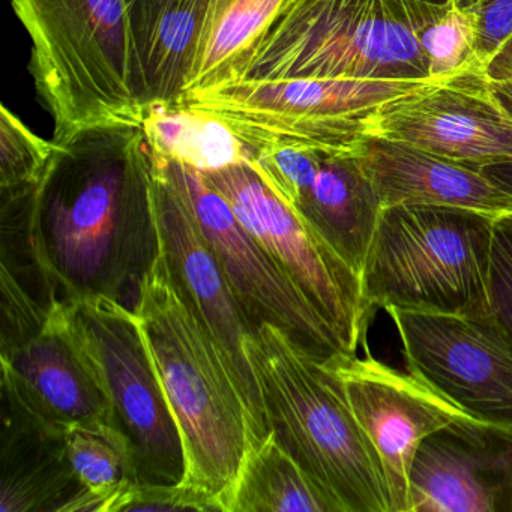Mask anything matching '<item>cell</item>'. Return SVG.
I'll list each match as a JSON object with an SVG mask.
<instances>
[{
  "label": "cell",
  "instance_id": "24",
  "mask_svg": "<svg viewBox=\"0 0 512 512\" xmlns=\"http://www.w3.org/2000/svg\"><path fill=\"white\" fill-rule=\"evenodd\" d=\"M289 2L218 0L202 56L185 94L239 82L260 35Z\"/></svg>",
  "mask_w": 512,
  "mask_h": 512
},
{
  "label": "cell",
  "instance_id": "27",
  "mask_svg": "<svg viewBox=\"0 0 512 512\" xmlns=\"http://www.w3.org/2000/svg\"><path fill=\"white\" fill-rule=\"evenodd\" d=\"M128 511H215L190 488L178 485L134 484L119 499L115 512Z\"/></svg>",
  "mask_w": 512,
  "mask_h": 512
},
{
  "label": "cell",
  "instance_id": "31",
  "mask_svg": "<svg viewBox=\"0 0 512 512\" xmlns=\"http://www.w3.org/2000/svg\"><path fill=\"white\" fill-rule=\"evenodd\" d=\"M502 512H512V476L508 490H506L505 497H503Z\"/></svg>",
  "mask_w": 512,
  "mask_h": 512
},
{
  "label": "cell",
  "instance_id": "12",
  "mask_svg": "<svg viewBox=\"0 0 512 512\" xmlns=\"http://www.w3.org/2000/svg\"><path fill=\"white\" fill-rule=\"evenodd\" d=\"M343 355L328 361L340 377L350 407L382 461L391 497V512H410V470L421 443L445 428L512 431L490 424L433 386L374 358Z\"/></svg>",
  "mask_w": 512,
  "mask_h": 512
},
{
  "label": "cell",
  "instance_id": "11",
  "mask_svg": "<svg viewBox=\"0 0 512 512\" xmlns=\"http://www.w3.org/2000/svg\"><path fill=\"white\" fill-rule=\"evenodd\" d=\"M406 370L472 415L512 431V335L496 313L388 308Z\"/></svg>",
  "mask_w": 512,
  "mask_h": 512
},
{
  "label": "cell",
  "instance_id": "29",
  "mask_svg": "<svg viewBox=\"0 0 512 512\" xmlns=\"http://www.w3.org/2000/svg\"><path fill=\"white\" fill-rule=\"evenodd\" d=\"M491 299L494 313L512 335V232L497 221L491 256Z\"/></svg>",
  "mask_w": 512,
  "mask_h": 512
},
{
  "label": "cell",
  "instance_id": "2",
  "mask_svg": "<svg viewBox=\"0 0 512 512\" xmlns=\"http://www.w3.org/2000/svg\"><path fill=\"white\" fill-rule=\"evenodd\" d=\"M136 311L181 433V484L215 511L230 512L242 463L256 442L253 418L226 356L185 299L161 245Z\"/></svg>",
  "mask_w": 512,
  "mask_h": 512
},
{
  "label": "cell",
  "instance_id": "28",
  "mask_svg": "<svg viewBox=\"0 0 512 512\" xmlns=\"http://www.w3.org/2000/svg\"><path fill=\"white\" fill-rule=\"evenodd\" d=\"M476 20V55L490 65L500 47L512 37V0H463Z\"/></svg>",
  "mask_w": 512,
  "mask_h": 512
},
{
  "label": "cell",
  "instance_id": "1",
  "mask_svg": "<svg viewBox=\"0 0 512 512\" xmlns=\"http://www.w3.org/2000/svg\"><path fill=\"white\" fill-rule=\"evenodd\" d=\"M53 143L35 187L2 191V221L32 248L59 299L101 296L136 311L160 253L145 131L109 122Z\"/></svg>",
  "mask_w": 512,
  "mask_h": 512
},
{
  "label": "cell",
  "instance_id": "21",
  "mask_svg": "<svg viewBox=\"0 0 512 512\" xmlns=\"http://www.w3.org/2000/svg\"><path fill=\"white\" fill-rule=\"evenodd\" d=\"M142 127L155 155L202 173L251 160V149L223 121L181 103L146 107Z\"/></svg>",
  "mask_w": 512,
  "mask_h": 512
},
{
  "label": "cell",
  "instance_id": "15",
  "mask_svg": "<svg viewBox=\"0 0 512 512\" xmlns=\"http://www.w3.org/2000/svg\"><path fill=\"white\" fill-rule=\"evenodd\" d=\"M5 406L52 433L77 425H113L109 398L80 346L64 299H56L46 320L2 352Z\"/></svg>",
  "mask_w": 512,
  "mask_h": 512
},
{
  "label": "cell",
  "instance_id": "8",
  "mask_svg": "<svg viewBox=\"0 0 512 512\" xmlns=\"http://www.w3.org/2000/svg\"><path fill=\"white\" fill-rule=\"evenodd\" d=\"M71 326L109 398L139 484L184 481L181 433L152 364L137 311L109 298L64 299Z\"/></svg>",
  "mask_w": 512,
  "mask_h": 512
},
{
  "label": "cell",
  "instance_id": "5",
  "mask_svg": "<svg viewBox=\"0 0 512 512\" xmlns=\"http://www.w3.org/2000/svg\"><path fill=\"white\" fill-rule=\"evenodd\" d=\"M31 38V70L53 142L109 122L142 125L127 0H13Z\"/></svg>",
  "mask_w": 512,
  "mask_h": 512
},
{
  "label": "cell",
  "instance_id": "23",
  "mask_svg": "<svg viewBox=\"0 0 512 512\" xmlns=\"http://www.w3.org/2000/svg\"><path fill=\"white\" fill-rule=\"evenodd\" d=\"M230 512H335L313 479L268 431L245 455Z\"/></svg>",
  "mask_w": 512,
  "mask_h": 512
},
{
  "label": "cell",
  "instance_id": "14",
  "mask_svg": "<svg viewBox=\"0 0 512 512\" xmlns=\"http://www.w3.org/2000/svg\"><path fill=\"white\" fill-rule=\"evenodd\" d=\"M253 155L269 187L361 277L383 206L356 152L265 146Z\"/></svg>",
  "mask_w": 512,
  "mask_h": 512
},
{
  "label": "cell",
  "instance_id": "3",
  "mask_svg": "<svg viewBox=\"0 0 512 512\" xmlns=\"http://www.w3.org/2000/svg\"><path fill=\"white\" fill-rule=\"evenodd\" d=\"M266 433L313 479L335 512H391L382 461L328 362L260 323L245 340Z\"/></svg>",
  "mask_w": 512,
  "mask_h": 512
},
{
  "label": "cell",
  "instance_id": "26",
  "mask_svg": "<svg viewBox=\"0 0 512 512\" xmlns=\"http://www.w3.org/2000/svg\"><path fill=\"white\" fill-rule=\"evenodd\" d=\"M55 143L31 131L7 106L0 107V187L2 191L35 187L46 172Z\"/></svg>",
  "mask_w": 512,
  "mask_h": 512
},
{
  "label": "cell",
  "instance_id": "17",
  "mask_svg": "<svg viewBox=\"0 0 512 512\" xmlns=\"http://www.w3.org/2000/svg\"><path fill=\"white\" fill-rule=\"evenodd\" d=\"M512 434L445 428L428 436L410 470V512H502Z\"/></svg>",
  "mask_w": 512,
  "mask_h": 512
},
{
  "label": "cell",
  "instance_id": "18",
  "mask_svg": "<svg viewBox=\"0 0 512 512\" xmlns=\"http://www.w3.org/2000/svg\"><path fill=\"white\" fill-rule=\"evenodd\" d=\"M355 152L383 208L449 206L496 218L512 212V194L476 167L380 136L368 137Z\"/></svg>",
  "mask_w": 512,
  "mask_h": 512
},
{
  "label": "cell",
  "instance_id": "33",
  "mask_svg": "<svg viewBox=\"0 0 512 512\" xmlns=\"http://www.w3.org/2000/svg\"><path fill=\"white\" fill-rule=\"evenodd\" d=\"M427 2H431V4H446V2H448V0H427Z\"/></svg>",
  "mask_w": 512,
  "mask_h": 512
},
{
  "label": "cell",
  "instance_id": "25",
  "mask_svg": "<svg viewBox=\"0 0 512 512\" xmlns=\"http://www.w3.org/2000/svg\"><path fill=\"white\" fill-rule=\"evenodd\" d=\"M476 43L478 29L472 11L463 0H448L421 34L428 77L440 79L481 61L476 55Z\"/></svg>",
  "mask_w": 512,
  "mask_h": 512
},
{
  "label": "cell",
  "instance_id": "13",
  "mask_svg": "<svg viewBox=\"0 0 512 512\" xmlns=\"http://www.w3.org/2000/svg\"><path fill=\"white\" fill-rule=\"evenodd\" d=\"M374 136L484 169L512 161V110L476 61L386 104Z\"/></svg>",
  "mask_w": 512,
  "mask_h": 512
},
{
  "label": "cell",
  "instance_id": "9",
  "mask_svg": "<svg viewBox=\"0 0 512 512\" xmlns=\"http://www.w3.org/2000/svg\"><path fill=\"white\" fill-rule=\"evenodd\" d=\"M227 200L245 230L265 248L299 292L358 355L373 314L358 272L281 199L250 161L203 173Z\"/></svg>",
  "mask_w": 512,
  "mask_h": 512
},
{
  "label": "cell",
  "instance_id": "30",
  "mask_svg": "<svg viewBox=\"0 0 512 512\" xmlns=\"http://www.w3.org/2000/svg\"><path fill=\"white\" fill-rule=\"evenodd\" d=\"M488 71H490L494 88L512 110V37L500 47L497 55L491 59ZM481 170L488 178L493 179L496 184L512 194V161L493 164V166H487Z\"/></svg>",
  "mask_w": 512,
  "mask_h": 512
},
{
  "label": "cell",
  "instance_id": "22",
  "mask_svg": "<svg viewBox=\"0 0 512 512\" xmlns=\"http://www.w3.org/2000/svg\"><path fill=\"white\" fill-rule=\"evenodd\" d=\"M65 458L82 491L64 512H115L131 485L139 484L124 434L107 422L77 425L62 436Z\"/></svg>",
  "mask_w": 512,
  "mask_h": 512
},
{
  "label": "cell",
  "instance_id": "16",
  "mask_svg": "<svg viewBox=\"0 0 512 512\" xmlns=\"http://www.w3.org/2000/svg\"><path fill=\"white\" fill-rule=\"evenodd\" d=\"M152 194L161 250L170 271L188 304L226 356L247 401L259 442L266 434L265 418L259 386L245 353V340L254 331L253 323L184 197L155 163Z\"/></svg>",
  "mask_w": 512,
  "mask_h": 512
},
{
  "label": "cell",
  "instance_id": "10",
  "mask_svg": "<svg viewBox=\"0 0 512 512\" xmlns=\"http://www.w3.org/2000/svg\"><path fill=\"white\" fill-rule=\"evenodd\" d=\"M152 157L184 197L254 328L260 323L278 326L325 362L350 355L337 332L242 227L227 200L203 173L154 152Z\"/></svg>",
  "mask_w": 512,
  "mask_h": 512
},
{
  "label": "cell",
  "instance_id": "32",
  "mask_svg": "<svg viewBox=\"0 0 512 512\" xmlns=\"http://www.w3.org/2000/svg\"><path fill=\"white\" fill-rule=\"evenodd\" d=\"M497 223L502 224L506 229L511 230L512 232V212L509 214L500 215V217L496 218Z\"/></svg>",
  "mask_w": 512,
  "mask_h": 512
},
{
  "label": "cell",
  "instance_id": "4",
  "mask_svg": "<svg viewBox=\"0 0 512 512\" xmlns=\"http://www.w3.org/2000/svg\"><path fill=\"white\" fill-rule=\"evenodd\" d=\"M442 7L427 0H290L260 35L239 82L428 80L421 34Z\"/></svg>",
  "mask_w": 512,
  "mask_h": 512
},
{
  "label": "cell",
  "instance_id": "20",
  "mask_svg": "<svg viewBox=\"0 0 512 512\" xmlns=\"http://www.w3.org/2000/svg\"><path fill=\"white\" fill-rule=\"evenodd\" d=\"M2 437L0 511L64 512L82 491L65 458L64 434L52 433L11 409Z\"/></svg>",
  "mask_w": 512,
  "mask_h": 512
},
{
  "label": "cell",
  "instance_id": "7",
  "mask_svg": "<svg viewBox=\"0 0 512 512\" xmlns=\"http://www.w3.org/2000/svg\"><path fill=\"white\" fill-rule=\"evenodd\" d=\"M428 80L238 82L188 92L179 103L220 119L251 151L265 146H304L355 152L374 136V124L386 104Z\"/></svg>",
  "mask_w": 512,
  "mask_h": 512
},
{
  "label": "cell",
  "instance_id": "6",
  "mask_svg": "<svg viewBox=\"0 0 512 512\" xmlns=\"http://www.w3.org/2000/svg\"><path fill=\"white\" fill-rule=\"evenodd\" d=\"M496 217L433 205L382 209L364 269L368 311L493 313Z\"/></svg>",
  "mask_w": 512,
  "mask_h": 512
},
{
  "label": "cell",
  "instance_id": "19",
  "mask_svg": "<svg viewBox=\"0 0 512 512\" xmlns=\"http://www.w3.org/2000/svg\"><path fill=\"white\" fill-rule=\"evenodd\" d=\"M218 0H127L143 106L182 100Z\"/></svg>",
  "mask_w": 512,
  "mask_h": 512
}]
</instances>
